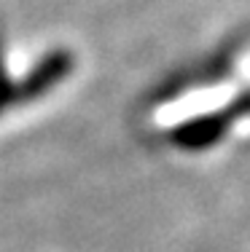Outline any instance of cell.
<instances>
[{
  "label": "cell",
  "instance_id": "6da1fadb",
  "mask_svg": "<svg viewBox=\"0 0 250 252\" xmlns=\"http://www.w3.org/2000/svg\"><path fill=\"white\" fill-rule=\"evenodd\" d=\"M68 64H70L68 54H54V57H49V59H46V62L33 73V78H30V81L25 83V94H35L38 89H43V86H49V83H54L59 75H65Z\"/></svg>",
  "mask_w": 250,
  "mask_h": 252
}]
</instances>
